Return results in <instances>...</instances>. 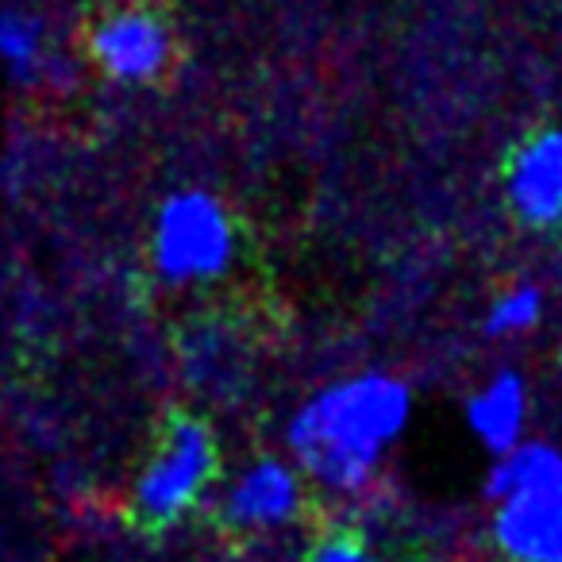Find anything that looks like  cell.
<instances>
[{
  "label": "cell",
  "instance_id": "cell-6",
  "mask_svg": "<svg viewBox=\"0 0 562 562\" xmlns=\"http://www.w3.org/2000/svg\"><path fill=\"white\" fill-rule=\"evenodd\" d=\"M505 193L516 220L528 227L562 224V127H543L513 150Z\"/></svg>",
  "mask_w": 562,
  "mask_h": 562
},
{
  "label": "cell",
  "instance_id": "cell-14",
  "mask_svg": "<svg viewBox=\"0 0 562 562\" xmlns=\"http://www.w3.org/2000/svg\"><path fill=\"white\" fill-rule=\"evenodd\" d=\"M405 562H428V559H405Z\"/></svg>",
  "mask_w": 562,
  "mask_h": 562
},
{
  "label": "cell",
  "instance_id": "cell-1",
  "mask_svg": "<svg viewBox=\"0 0 562 562\" xmlns=\"http://www.w3.org/2000/svg\"><path fill=\"white\" fill-rule=\"evenodd\" d=\"M413 416V390L397 374L367 370L324 385L290 420L293 467L321 490L351 497L374 482L385 451Z\"/></svg>",
  "mask_w": 562,
  "mask_h": 562
},
{
  "label": "cell",
  "instance_id": "cell-13",
  "mask_svg": "<svg viewBox=\"0 0 562 562\" xmlns=\"http://www.w3.org/2000/svg\"><path fill=\"white\" fill-rule=\"evenodd\" d=\"M305 562H378V554L355 528H328L308 543Z\"/></svg>",
  "mask_w": 562,
  "mask_h": 562
},
{
  "label": "cell",
  "instance_id": "cell-7",
  "mask_svg": "<svg viewBox=\"0 0 562 562\" xmlns=\"http://www.w3.org/2000/svg\"><path fill=\"white\" fill-rule=\"evenodd\" d=\"M493 547L505 562H562V485L501 501L493 513Z\"/></svg>",
  "mask_w": 562,
  "mask_h": 562
},
{
  "label": "cell",
  "instance_id": "cell-9",
  "mask_svg": "<svg viewBox=\"0 0 562 562\" xmlns=\"http://www.w3.org/2000/svg\"><path fill=\"white\" fill-rule=\"evenodd\" d=\"M562 485V451L539 439H520L508 451L493 454L490 477H485V493L493 505L513 497H528V493L559 490Z\"/></svg>",
  "mask_w": 562,
  "mask_h": 562
},
{
  "label": "cell",
  "instance_id": "cell-8",
  "mask_svg": "<svg viewBox=\"0 0 562 562\" xmlns=\"http://www.w3.org/2000/svg\"><path fill=\"white\" fill-rule=\"evenodd\" d=\"M467 428L490 454L520 443L528 428V385L516 370H497L467 401Z\"/></svg>",
  "mask_w": 562,
  "mask_h": 562
},
{
  "label": "cell",
  "instance_id": "cell-11",
  "mask_svg": "<svg viewBox=\"0 0 562 562\" xmlns=\"http://www.w3.org/2000/svg\"><path fill=\"white\" fill-rule=\"evenodd\" d=\"M0 66L20 86H40L47 74H55L47 24L40 12L24 4H0Z\"/></svg>",
  "mask_w": 562,
  "mask_h": 562
},
{
  "label": "cell",
  "instance_id": "cell-10",
  "mask_svg": "<svg viewBox=\"0 0 562 562\" xmlns=\"http://www.w3.org/2000/svg\"><path fill=\"white\" fill-rule=\"evenodd\" d=\"M243 344L232 336V324L224 321H201L189 324L186 331V347H181V367L186 378L201 390H232L243 382Z\"/></svg>",
  "mask_w": 562,
  "mask_h": 562
},
{
  "label": "cell",
  "instance_id": "cell-5",
  "mask_svg": "<svg viewBox=\"0 0 562 562\" xmlns=\"http://www.w3.org/2000/svg\"><path fill=\"white\" fill-rule=\"evenodd\" d=\"M86 55L109 81L150 86L173 58V32L150 4H120L89 24Z\"/></svg>",
  "mask_w": 562,
  "mask_h": 562
},
{
  "label": "cell",
  "instance_id": "cell-3",
  "mask_svg": "<svg viewBox=\"0 0 562 562\" xmlns=\"http://www.w3.org/2000/svg\"><path fill=\"white\" fill-rule=\"evenodd\" d=\"M239 255V224L220 196L204 189H178L155 212L150 224V266L173 285H209L235 266Z\"/></svg>",
  "mask_w": 562,
  "mask_h": 562
},
{
  "label": "cell",
  "instance_id": "cell-2",
  "mask_svg": "<svg viewBox=\"0 0 562 562\" xmlns=\"http://www.w3.org/2000/svg\"><path fill=\"white\" fill-rule=\"evenodd\" d=\"M216 431L196 413H170L127 490V516L143 531H170L212 497Z\"/></svg>",
  "mask_w": 562,
  "mask_h": 562
},
{
  "label": "cell",
  "instance_id": "cell-12",
  "mask_svg": "<svg viewBox=\"0 0 562 562\" xmlns=\"http://www.w3.org/2000/svg\"><path fill=\"white\" fill-rule=\"evenodd\" d=\"M543 316V293L536 285H513L505 290L485 313V336L490 339H516L528 336Z\"/></svg>",
  "mask_w": 562,
  "mask_h": 562
},
{
  "label": "cell",
  "instance_id": "cell-4",
  "mask_svg": "<svg viewBox=\"0 0 562 562\" xmlns=\"http://www.w3.org/2000/svg\"><path fill=\"white\" fill-rule=\"evenodd\" d=\"M216 524L232 536H273L305 513V474L290 459L258 454L235 470L212 501Z\"/></svg>",
  "mask_w": 562,
  "mask_h": 562
}]
</instances>
